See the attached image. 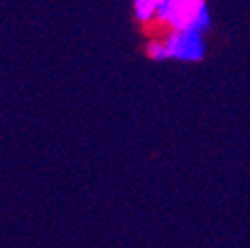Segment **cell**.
Returning <instances> with one entry per match:
<instances>
[{
	"instance_id": "obj_1",
	"label": "cell",
	"mask_w": 250,
	"mask_h": 248,
	"mask_svg": "<svg viewBox=\"0 0 250 248\" xmlns=\"http://www.w3.org/2000/svg\"><path fill=\"white\" fill-rule=\"evenodd\" d=\"M157 20L173 30L205 32L210 26L208 6L203 0H157Z\"/></svg>"
},
{
	"instance_id": "obj_2",
	"label": "cell",
	"mask_w": 250,
	"mask_h": 248,
	"mask_svg": "<svg viewBox=\"0 0 250 248\" xmlns=\"http://www.w3.org/2000/svg\"><path fill=\"white\" fill-rule=\"evenodd\" d=\"M169 58L181 62H199L205 56V40L195 30H173L165 38Z\"/></svg>"
},
{
	"instance_id": "obj_3",
	"label": "cell",
	"mask_w": 250,
	"mask_h": 248,
	"mask_svg": "<svg viewBox=\"0 0 250 248\" xmlns=\"http://www.w3.org/2000/svg\"><path fill=\"white\" fill-rule=\"evenodd\" d=\"M133 8H135V16L139 22L149 24L157 18V0H137Z\"/></svg>"
},
{
	"instance_id": "obj_4",
	"label": "cell",
	"mask_w": 250,
	"mask_h": 248,
	"mask_svg": "<svg viewBox=\"0 0 250 248\" xmlns=\"http://www.w3.org/2000/svg\"><path fill=\"white\" fill-rule=\"evenodd\" d=\"M147 56H149L151 60H165V58H169L165 40H153V42L147 46Z\"/></svg>"
}]
</instances>
